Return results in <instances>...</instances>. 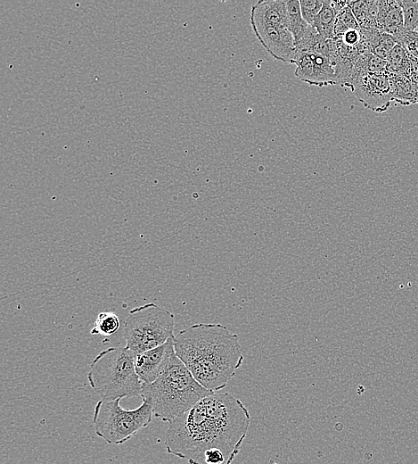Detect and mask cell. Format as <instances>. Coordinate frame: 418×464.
I'll return each mask as SVG.
<instances>
[{"label":"cell","mask_w":418,"mask_h":464,"mask_svg":"<svg viewBox=\"0 0 418 464\" xmlns=\"http://www.w3.org/2000/svg\"><path fill=\"white\" fill-rule=\"evenodd\" d=\"M250 423L249 410L239 399L228 393H212L169 423L165 447L189 464H202L207 451L218 449L231 464Z\"/></svg>","instance_id":"cell-1"},{"label":"cell","mask_w":418,"mask_h":464,"mask_svg":"<svg viewBox=\"0 0 418 464\" xmlns=\"http://www.w3.org/2000/svg\"><path fill=\"white\" fill-rule=\"evenodd\" d=\"M174 347L193 377L213 393L226 386L244 359L238 335L219 323H197L181 330Z\"/></svg>","instance_id":"cell-2"},{"label":"cell","mask_w":418,"mask_h":464,"mask_svg":"<svg viewBox=\"0 0 418 464\" xmlns=\"http://www.w3.org/2000/svg\"><path fill=\"white\" fill-rule=\"evenodd\" d=\"M212 393L193 377L175 352L158 378L143 384L140 397L152 404L154 417L170 423Z\"/></svg>","instance_id":"cell-3"},{"label":"cell","mask_w":418,"mask_h":464,"mask_svg":"<svg viewBox=\"0 0 418 464\" xmlns=\"http://www.w3.org/2000/svg\"><path fill=\"white\" fill-rule=\"evenodd\" d=\"M87 380L102 400L141 396L143 388L135 368V355L126 346L100 352L90 364Z\"/></svg>","instance_id":"cell-4"},{"label":"cell","mask_w":418,"mask_h":464,"mask_svg":"<svg viewBox=\"0 0 418 464\" xmlns=\"http://www.w3.org/2000/svg\"><path fill=\"white\" fill-rule=\"evenodd\" d=\"M174 329V314L154 302H148L132 309L126 318L125 346L136 356L175 338Z\"/></svg>","instance_id":"cell-5"},{"label":"cell","mask_w":418,"mask_h":464,"mask_svg":"<svg viewBox=\"0 0 418 464\" xmlns=\"http://www.w3.org/2000/svg\"><path fill=\"white\" fill-rule=\"evenodd\" d=\"M120 399L100 400L93 417L94 433L109 444H122L146 427L152 420V404L142 400V404L134 410H125Z\"/></svg>","instance_id":"cell-6"},{"label":"cell","mask_w":418,"mask_h":464,"mask_svg":"<svg viewBox=\"0 0 418 464\" xmlns=\"http://www.w3.org/2000/svg\"><path fill=\"white\" fill-rule=\"evenodd\" d=\"M349 89L356 97L375 112H384L393 101L390 75L385 72L365 73L352 79Z\"/></svg>","instance_id":"cell-7"},{"label":"cell","mask_w":418,"mask_h":464,"mask_svg":"<svg viewBox=\"0 0 418 464\" xmlns=\"http://www.w3.org/2000/svg\"><path fill=\"white\" fill-rule=\"evenodd\" d=\"M291 63L296 65L295 76L308 85L317 87L337 85L334 69L324 55L296 50Z\"/></svg>","instance_id":"cell-8"},{"label":"cell","mask_w":418,"mask_h":464,"mask_svg":"<svg viewBox=\"0 0 418 464\" xmlns=\"http://www.w3.org/2000/svg\"><path fill=\"white\" fill-rule=\"evenodd\" d=\"M253 31L266 50L275 59L291 63L296 52L294 38L286 27L250 18Z\"/></svg>","instance_id":"cell-9"},{"label":"cell","mask_w":418,"mask_h":464,"mask_svg":"<svg viewBox=\"0 0 418 464\" xmlns=\"http://www.w3.org/2000/svg\"><path fill=\"white\" fill-rule=\"evenodd\" d=\"M175 353L174 338L135 356V371L143 384L155 381Z\"/></svg>","instance_id":"cell-10"},{"label":"cell","mask_w":418,"mask_h":464,"mask_svg":"<svg viewBox=\"0 0 418 464\" xmlns=\"http://www.w3.org/2000/svg\"><path fill=\"white\" fill-rule=\"evenodd\" d=\"M250 18L288 29L286 1L260 0L251 7Z\"/></svg>","instance_id":"cell-11"},{"label":"cell","mask_w":418,"mask_h":464,"mask_svg":"<svg viewBox=\"0 0 418 464\" xmlns=\"http://www.w3.org/2000/svg\"><path fill=\"white\" fill-rule=\"evenodd\" d=\"M403 28V12L398 1H378L377 29L394 36Z\"/></svg>","instance_id":"cell-12"},{"label":"cell","mask_w":418,"mask_h":464,"mask_svg":"<svg viewBox=\"0 0 418 464\" xmlns=\"http://www.w3.org/2000/svg\"><path fill=\"white\" fill-rule=\"evenodd\" d=\"M362 42L366 49L381 59L386 60L397 45L394 37L373 28H360Z\"/></svg>","instance_id":"cell-13"},{"label":"cell","mask_w":418,"mask_h":464,"mask_svg":"<svg viewBox=\"0 0 418 464\" xmlns=\"http://www.w3.org/2000/svg\"><path fill=\"white\" fill-rule=\"evenodd\" d=\"M338 3V1L324 0L323 7L312 25L325 39L333 37L335 21L340 9Z\"/></svg>","instance_id":"cell-14"},{"label":"cell","mask_w":418,"mask_h":464,"mask_svg":"<svg viewBox=\"0 0 418 464\" xmlns=\"http://www.w3.org/2000/svg\"><path fill=\"white\" fill-rule=\"evenodd\" d=\"M348 6L360 28L377 29L378 0L348 1Z\"/></svg>","instance_id":"cell-15"},{"label":"cell","mask_w":418,"mask_h":464,"mask_svg":"<svg viewBox=\"0 0 418 464\" xmlns=\"http://www.w3.org/2000/svg\"><path fill=\"white\" fill-rule=\"evenodd\" d=\"M390 79L393 90V101L405 106L417 104L415 90L407 76L390 75Z\"/></svg>","instance_id":"cell-16"},{"label":"cell","mask_w":418,"mask_h":464,"mask_svg":"<svg viewBox=\"0 0 418 464\" xmlns=\"http://www.w3.org/2000/svg\"><path fill=\"white\" fill-rule=\"evenodd\" d=\"M386 71L392 76L405 75L409 76L410 72V54L400 45L397 44L388 58L386 59Z\"/></svg>","instance_id":"cell-17"},{"label":"cell","mask_w":418,"mask_h":464,"mask_svg":"<svg viewBox=\"0 0 418 464\" xmlns=\"http://www.w3.org/2000/svg\"><path fill=\"white\" fill-rule=\"evenodd\" d=\"M286 10L288 29L295 43L304 35L310 25L305 21L301 15L299 0H286Z\"/></svg>","instance_id":"cell-18"},{"label":"cell","mask_w":418,"mask_h":464,"mask_svg":"<svg viewBox=\"0 0 418 464\" xmlns=\"http://www.w3.org/2000/svg\"><path fill=\"white\" fill-rule=\"evenodd\" d=\"M386 66V60L379 58L371 52L364 53L358 57L354 65L350 84L352 79L359 75L385 72Z\"/></svg>","instance_id":"cell-19"},{"label":"cell","mask_w":418,"mask_h":464,"mask_svg":"<svg viewBox=\"0 0 418 464\" xmlns=\"http://www.w3.org/2000/svg\"><path fill=\"white\" fill-rule=\"evenodd\" d=\"M119 319L114 312L102 311L98 314L90 334L111 336L119 330Z\"/></svg>","instance_id":"cell-20"},{"label":"cell","mask_w":418,"mask_h":464,"mask_svg":"<svg viewBox=\"0 0 418 464\" xmlns=\"http://www.w3.org/2000/svg\"><path fill=\"white\" fill-rule=\"evenodd\" d=\"M359 29L360 27L357 21L348 6V1H347V4L338 12L333 30V37H341L348 29Z\"/></svg>","instance_id":"cell-21"},{"label":"cell","mask_w":418,"mask_h":464,"mask_svg":"<svg viewBox=\"0 0 418 464\" xmlns=\"http://www.w3.org/2000/svg\"><path fill=\"white\" fill-rule=\"evenodd\" d=\"M397 44L403 46L410 54L418 59V31L405 27L392 36Z\"/></svg>","instance_id":"cell-22"},{"label":"cell","mask_w":418,"mask_h":464,"mask_svg":"<svg viewBox=\"0 0 418 464\" xmlns=\"http://www.w3.org/2000/svg\"><path fill=\"white\" fill-rule=\"evenodd\" d=\"M400 5L403 17L404 27L410 30L418 29V0H398Z\"/></svg>","instance_id":"cell-23"},{"label":"cell","mask_w":418,"mask_h":464,"mask_svg":"<svg viewBox=\"0 0 418 464\" xmlns=\"http://www.w3.org/2000/svg\"><path fill=\"white\" fill-rule=\"evenodd\" d=\"M299 4L303 19L312 26L323 7L324 0H300Z\"/></svg>","instance_id":"cell-24"},{"label":"cell","mask_w":418,"mask_h":464,"mask_svg":"<svg viewBox=\"0 0 418 464\" xmlns=\"http://www.w3.org/2000/svg\"><path fill=\"white\" fill-rule=\"evenodd\" d=\"M417 104H418V96H417Z\"/></svg>","instance_id":"cell-25"},{"label":"cell","mask_w":418,"mask_h":464,"mask_svg":"<svg viewBox=\"0 0 418 464\" xmlns=\"http://www.w3.org/2000/svg\"><path fill=\"white\" fill-rule=\"evenodd\" d=\"M416 30L418 31V29Z\"/></svg>","instance_id":"cell-26"}]
</instances>
